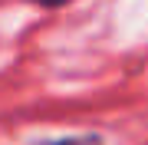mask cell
<instances>
[{
    "label": "cell",
    "instance_id": "cell-1",
    "mask_svg": "<svg viewBox=\"0 0 148 145\" xmlns=\"http://www.w3.org/2000/svg\"><path fill=\"white\" fill-rule=\"evenodd\" d=\"M30 145H106L99 132H79V135H59V139H40Z\"/></svg>",
    "mask_w": 148,
    "mask_h": 145
},
{
    "label": "cell",
    "instance_id": "cell-2",
    "mask_svg": "<svg viewBox=\"0 0 148 145\" xmlns=\"http://www.w3.org/2000/svg\"><path fill=\"white\" fill-rule=\"evenodd\" d=\"M46 3H59V0H46Z\"/></svg>",
    "mask_w": 148,
    "mask_h": 145
}]
</instances>
